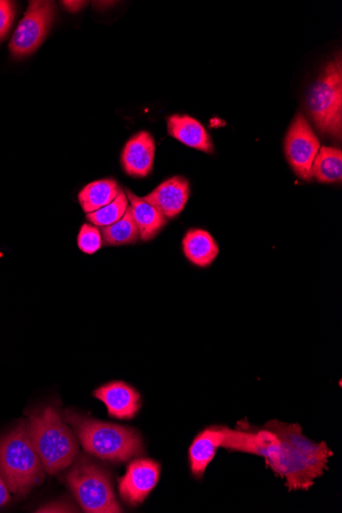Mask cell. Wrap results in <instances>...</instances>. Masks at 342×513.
Here are the masks:
<instances>
[{
	"label": "cell",
	"mask_w": 342,
	"mask_h": 513,
	"mask_svg": "<svg viewBox=\"0 0 342 513\" xmlns=\"http://www.w3.org/2000/svg\"><path fill=\"white\" fill-rule=\"evenodd\" d=\"M265 429L278 438L264 455L267 465L286 480L289 491L310 489L323 476L333 452L325 442L316 444L304 436L297 423L272 420Z\"/></svg>",
	"instance_id": "6da1fadb"
},
{
	"label": "cell",
	"mask_w": 342,
	"mask_h": 513,
	"mask_svg": "<svg viewBox=\"0 0 342 513\" xmlns=\"http://www.w3.org/2000/svg\"><path fill=\"white\" fill-rule=\"evenodd\" d=\"M63 419L89 454L112 463L130 461L144 454L143 439L132 427L108 423L66 410Z\"/></svg>",
	"instance_id": "7a4b0ae2"
},
{
	"label": "cell",
	"mask_w": 342,
	"mask_h": 513,
	"mask_svg": "<svg viewBox=\"0 0 342 513\" xmlns=\"http://www.w3.org/2000/svg\"><path fill=\"white\" fill-rule=\"evenodd\" d=\"M29 434L46 473L57 475L78 455V443L59 411L46 407L30 414Z\"/></svg>",
	"instance_id": "3957f363"
},
{
	"label": "cell",
	"mask_w": 342,
	"mask_h": 513,
	"mask_svg": "<svg viewBox=\"0 0 342 513\" xmlns=\"http://www.w3.org/2000/svg\"><path fill=\"white\" fill-rule=\"evenodd\" d=\"M0 473L9 490L20 496L45 481L46 470L32 444L28 422L0 440Z\"/></svg>",
	"instance_id": "277c9868"
},
{
	"label": "cell",
	"mask_w": 342,
	"mask_h": 513,
	"mask_svg": "<svg viewBox=\"0 0 342 513\" xmlns=\"http://www.w3.org/2000/svg\"><path fill=\"white\" fill-rule=\"evenodd\" d=\"M308 111L318 130L337 139L342 134V62L328 63L307 96Z\"/></svg>",
	"instance_id": "5b68a950"
},
{
	"label": "cell",
	"mask_w": 342,
	"mask_h": 513,
	"mask_svg": "<svg viewBox=\"0 0 342 513\" xmlns=\"http://www.w3.org/2000/svg\"><path fill=\"white\" fill-rule=\"evenodd\" d=\"M66 483L84 512H122L109 473L89 458H78L66 477Z\"/></svg>",
	"instance_id": "8992f818"
},
{
	"label": "cell",
	"mask_w": 342,
	"mask_h": 513,
	"mask_svg": "<svg viewBox=\"0 0 342 513\" xmlns=\"http://www.w3.org/2000/svg\"><path fill=\"white\" fill-rule=\"evenodd\" d=\"M55 17L56 6L53 2H30L10 42L12 56L15 59H22L35 53L47 38Z\"/></svg>",
	"instance_id": "52a82bcc"
},
{
	"label": "cell",
	"mask_w": 342,
	"mask_h": 513,
	"mask_svg": "<svg viewBox=\"0 0 342 513\" xmlns=\"http://www.w3.org/2000/svg\"><path fill=\"white\" fill-rule=\"evenodd\" d=\"M321 148L320 141L302 113L294 117L284 140L286 159L294 173L305 181H311L314 159Z\"/></svg>",
	"instance_id": "ba28073f"
},
{
	"label": "cell",
	"mask_w": 342,
	"mask_h": 513,
	"mask_svg": "<svg viewBox=\"0 0 342 513\" xmlns=\"http://www.w3.org/2000/svg\"><path fill=\"white\" fill-rule=\"evenodd\" d=\"M160 470V464L152 459L133 461L119 481L122 500L130 506L142 504L158 484Z\"/></svg>",
	"instance_id": "9c48e42d"
},
{
	"label": "cell",
	"mask_w": 342,
	"mask_h": 513,
	"mask_svg": "<svg viewBox=\"0 0 342 513\" xmlns=\"http://www.w3.org/2000/svg\"><path fill=\"white\" fill-rule=\"evenodd\" d=\"M95 398L107 407L109 416L133 419L141 409V395L122 381H112L94 392Z\"/></svg>",
	"instance_id": "30bf717a"
},
{
	"label": "cell",
	"mask_w": 342,
	"mask_h": 513,
	"mask_svg": "<svg viewBox=\"0 0 342 513\" xmlns=\"http://www.w3.org/2000/svg\"><path fill=\"white\" fill-rule=\"evenodd\" d=\"M190 197V185L186 178H170L144 197L166 219H175L184 210Z\"/></svg>",
	"instance_id": "8fae6325"
},
{
	"label": "cell",
	"mask_w": 342,
	"mask_h": 513,
	"mask_svg": "<svg viewBox=\"0 0 342 513\" xmlns=\"http://www.w3.org/2000/svg\"><path fill=\"white\" fill-rule=\"evenodd\" d=\"M156 146L153 137L141 132L128 141L121 154L125 174L133 178H146L151 174Z\"/></svg>",
	"instance_id": "7c38bea8"
},
{
	"label": "cell",
	"mask_w": 342,
	"mask_h": 513,
	"mask_svg": "<svg viewBox=\"0 0 342 513\" xmlns=\"http://www.w3.org/2000/svg\"><path fill=\"white\" fill-rule=\"evenodd\" d=\"M225 438L223 426H211L201 432L189 449V459L192 475L202 479L218 449L222 447Z\"/></svg>",
	"instance_id": "4fadbf2b"
},
{
	"label": "cell",
	"mask_w": 342,
	"mask_h": 513,
	"mask_svg": "<svg viewBox=\"0 0 342 513\" xmlns=\"http://www.w3.org/2000/svg\"><path fill=\"white\" fill-rule=\"evenodd\" d=\"M167 131L170 137H173L184 145L211 154L213 153V144L210 136L204 126L187 115H173L167 119Z\"/></svg>",
	"instance_id": "5bb4252c"
},
{
	"label": "cell",
	"mask_w": 342,
	"mask_h": 513,
	"mask_svg": "<svg viewBox=\"0 0 342 513\" xmlns=\"http://www.w3.org/2000/svg\"><path fill=\"white\" fill-rule=\"evenodd\" d=\"M126 196L131 203L133 216L140 232V239L150 241L167 225V219L144 198L126 189Z\"/></svg>",
	"instance_id": "9a60e30c"
},
{
	"label": "cell",
	"mask_w": 342,
	"mask_h": 513,
	"mask_svg": "<svg viewBox=\"0 0 342 513\" xmlns=\"http://www.w3.org/2000/svg\"><path fill=\"white\" fill-rule=\"evenodd\" d=\"M183 249L186 258L200 268L209 267L220 252L216 240L208 232L198 229L190 230L186 234Z\"/></svg>",
	"instance_id": "2e32d148"
},
{
	"label": "cell",
	"mask_w": 342,
	"mask_h": 513,
	"mask_svg": "<svg viewBox=\"0 0 342 513\" xmlns=\"http://www.w3.org/2000/svg\"><path fill=\"white\" fill-rule=\"evenodd\" d=\"M121 191L115 180L96 181L81 190L78 200L83 211L88 215L111 203Z\"/></svg>",
	"instance_id": "e0dca14e"
},
{
	"label": "cell",
	"mask_w": 342,
	"mask_h": 513,
	"mask_svg": "<svg viewBox=\"0 0 342 513\" xmlns=\"http://www.w3.org/2000/svg\"><path fill=\"white\" fill-rule=\"evenodd\" d=\"M312 178L323 184L340 182L342 178V152L340 149L321 147L311 169Z\"/></svg>",
	"instance_id": "ac0fdd59"
},
{
	"label": "cell",
	"mask_w": 342,
	"mask_h": 513,
	"mask_svg": "<svg viewBox=\"0 0 342 513\" xmlns=\"http://www.w3.org/2000/svg\"><path fill=\"white\" fill-rule=\"evenodd\" d=\"M101 233L105 246L127 245L138 242L140 232L135 222L131 206H128L121 220L113 225L103 227Z\"/></svg>",
	"instance_id": "d6986e66"
},
{
	"label": "cell",
	"mask_w": 342,
	"mask_h": 513,
	"mask_svg": "<svg viewBox=\"0 0 342 513\" xmlns=\"http://www.w3.org/2000/svg\"><path fill=\"white\" fill-rule=\"evenodd\" d=\"M127 208V196L125 192L121 191L111 203L94 212L88 213L87 219L96 227H107L121 220Z\"/></svg>",
	"instance_id": "ffe728a7"
},
{
	"label": "cell",
	"mask_w": 342,
	"mask_h": 513,
	"mask_svg": "<svg viewBox=\"0 0 342 513\" xmlns=\"http://www.w3.org/2000/svg\"><path fill=\"white\" fill-rule=\"evenodd\" d=\"M77 243L82 252L94 254L103 245L102 233L96 226L84 224L79 231Z\"/></svg>",
	"instance_id": "44dd1931"
},
{
	"label": "cell",
	"mask_w": 342,
	"mask_h": 513,
	"mask_svg": "<svg viewBox=\"0 0 342 513\" xmlns=\"http://www.w3.org/2000/svg\"><path fill=\"white\" fill-rule=\"evenodd\" d=\"M17 7L14 2L0 0V42L5 40L15 22Z\"/></svg>",
	"instance_id": "7402d4cb"
},
{
	"label": "cell",
	"mask_w": 342,
	"mask_h": 513,
	"mask_svg": "<svg viewBox=\"0 0 342 513\" xmlns=\"http://www.w3.org/2000/svg\"><path fill=\"white\" fill-rule=\"evenodd\" d=\"M11 496L8 490V486L4 481L3 477L0 476V506L6 505L10 502Z\"/></svg>",
	"instance_id": "603a6c76"
},
{
	"label": "cell",
	"mask_w": 342,
	"mask_h": 513,
	"mask_svg": "<svg viewBox=\"0 0 342 513\" xmlns=\"http://www.w3.org/2000/svg\"><path fill=\"white\" fill-rule=\"evenodd\" d=\"M37 512H73V508L59 503L42 507Z\"/></svg>",
	"instance_id": "cb8c5ba5"
},
{
	"label": "cell",
	"mask_w": 342,
	"mask_h": 513,
	"mask_svg": "<svg viewBox=\"0 0 342 513\" xmlns=\"http://www.w3.org/2000/svg\"><path fill=\"white\" fill-rule=\"evenodd\" d=\"M62 6L70 13H77L88 5V2H61Z\"/></svg>",
	"instance_id": "d4e9b609"
}]
</instances>
